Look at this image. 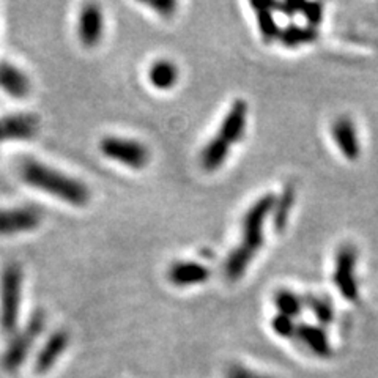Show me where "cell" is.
Instances as JSON below:
<instances>
[{"label": "cell", "instance_id": "11", "mask_svg": "<svg viewBox=\"0 0 378 378\" xmlns=\"http://www.w3.org/2000/svg\"><path fill=\"white\" fill-rule=\"evenodd\" d=\"M104 33V16L96 4H87L79 15L77 35L85 48H94L101 42Z\"/></svg>", "mask_w": 378, "mask_h": 378}, {"label": "cell", "instance_id": "14", "mask_svg": "<svg viewBox=\"0 0 378 378\" xmlns=\"http://www.w3.org/2000/svg\"><path fill=\"white\" fill-rule=\"evenodd\" d=\"M318 38H320V29L310 27L304 23L296 24L291 21L285 27H281L277 43L285 49H300L317 43Z\"/></svg>", "mask_w": 378, "mask_h": 378}, {"label": "cell", "instance_id": "20", "mask_svg": "<svg viewBox=\"0 0 378 378\" xmlns=\"http://www.w3.org/2000/svg\"><path fill=\"white\" fill-rule=\"evenodd\" d=\"M149 81L158 90H170L178 82L180 70L178 66L168 61V58H159L153 62L149 68Z\"/></svg>", "mask_w": 378, "mask_h": 378}, {"label": "cell", "instance_id": "9", "mask_svg": "<svg viewBox=\"0 0 378 378\" xmlns=\"http://www.w3.org/2000/svg\"><path fill=\"white\" fill-rule=\"evenodd\" d=\"M42 213L33 207L0 210V235H16L35 230L42 224Z\"/></svg>", "mask_w": 378, "mask_h": 378}, {"label": "cell", "instance_id": "13", "mask_svg": "<svg viewBox=\"0 0 378 378\" xmlns=\"http://www.w3.org/2000/svg\"><path fill=\"white\" fill-rule=\"evenodd\" d=\"M211 271L208 267L199 262H177L168 271L170 284L177 287H188V285L203 284L210 279Z\"/></svg>", "mask_w": 378, "mask_h": 378}, {"label": "cell", "instance_id": "16", "mask_svg": "<svg viewBox=\"0 0 378 378\" xmlns=\"http://www.w3.org/2000/svg\"><path fill=\"white\" fill-rule=\"evenodd\" d=\"M296 203V188L294 183L285 184L279 194H276V201L273 205V211H271V224L277 234L287 230L290 224L291 213H294Z\"/></svg>", "mask_w": 378, "mask_h": 378}, {"label": "cell", "instance_id": "3", "mask_svg": "<svg viewBox=\"0 0 378 378\" xmlns=\"http://www.w3.org/2000/svg\"><path fill=\"white\" fill-rule=\"evenodd\" d=\"M21 178L29 187L61 199L75 207H84L90 201V191L82 182L48 168L43 163L25 161L21 165Z\"/></svg>", "mask_w": 378, "mask_h": 378}, {"label": "cell", "instance_id": "12", "mask_svg": "<svg viewBox=\"0 0 378 378\" xmlns=\"http://www.w3.org/2000/svg\"><path fill=\"white\" fill-rule=\"evenodd\" d=\"M39 120L33 114H16L0 118V142L27 141L37 134Z\"/></svg>", "mask_w": 378, "mask_h": 378}, {"label": "cell", "instance_id": "2", "mask_svg": "<svg viewBox=\"0 0 378 378\" xmlns=\"http://www.w3.org/2000/svg\"><path fill=\"white\" fill-rule=\"evenodd\" d=\"M249 106L244 99L238 98L232 103L227 114L222 118L216 136L205 145L201 155V164L207 172H215L222 168L234 145L240 144L246 134Z\"/></svg>", "mask_w": 378, "mask_h": 378}, {"label": "cell", "instance_id": "24", "mask_svg": "<svg viewBox=\"0 0 378 378\" xmlns=\"http://www.w3.org/2000/svg\"><path fill=\"white\" fill-rule=\"evenodd\" d=\"M225 378H275V377L256 372V370L244 367L243 364H232V366H229V369L225 370Z\"/></svg>", "mask_w": 378, "mask_h": 378}, {"label": "cell", "instance_id": "10", "mask_svg": "<svg viewBox=\"0 0 378 378\" xmlns=\"http://www.w3.org/2000/svg\"><path fill=\"white\" fill-rule=\"evenodd\" d=\"M295 339L320 360H328L333 356V346H331L327 328L320 327V325L298 323Z\"/></svg>", "mask_w": 378, "mask_h": 378}, {"label": "cell", "instance_id": "1", "mask_svg": "<svg viewBox=\"0 0 378 378\" xmlns=\"http://www.w3.org/2000/svg\"><path fill=\"white\" fill-rule=\"evenodd\" d=\"M275 201V192L262 194L249 205L246 213L243 215L240 240L224 262V276L227 281H240L246 275L258 252L265 246V240H267L265 229H267V222L271 220Z\"/></svg>", "mask_w": 378, "mask_h": 378}, {"label": "cell", "instance_id": "18", "mask_svg": "<svg viewBox=\"0 0 378 378\" xmlns=\"http://www.w3.org/2000/svg\"><path fill=\"white\" fill-rule=\"evenodd\" d=\"M0 89L13 98H25L30 94V81L18 66L0 62Z\"/></svg>", "mask_w": 378, "mask_h": 378}, {"label": "cell", "instance_id": "25", "mask_svg": "<svg viewBox=\"0 0 378 378\" xmlns=\"http://www.w3.org/2000/svg\"><path fill=\"white\" fill-rule=\"evenodd\" d=\"M145 5H149L150 8H153L159 16L163 18H170L174 16V13L177 10V4L172 2V0H158V2H145Z\"/></svg>", "mask_w": 378, "mask_h": 378}, {"label": "cell", "instance_id": "22", "mask_svg": "<svg viewBox=\"0 0 378 378\" xmlns=\"http://www.w3.org/2000/svg\"><path fill=\"white\" fill-rule=\"evenodd\" d=\"M325 10H327V5L322 2L298 4V15L303 18V23L315 29L322 27L325 21Z\"/></svg>", "mask_w": 378, "mask_h": 378}, {"label": "cell", "instance_id": "8", "mask_svg": "<svg viewBox=\"0 0 378 378\" xmlns=\"http://www.w3.org/2000/svg\"><path fill=\"white\" fill-rule=\"evenodd\" d=\"M101 153L117 161L130 169H144L150 161V151L142 142L132 141V139L108 136L99 142Z\"/></svg>", "mask_w": 378, "mask_h": 378}, {"label": "cell", "instance_id": "15", "mask_svg": "<svg viewBox=\"0 0 378 378\" xmlns=\"http://www.w3.org/2000/svg\"><path fill=\"white\" fill-rule=\"evenodd\" d=\"M68 344H70V334L63 329L56 331V333L49 337L48 342L44 344L43 348L39 350V353L37 355L35 372L46 374L48 370H51L52 366L57 363L58 358L65 353Z\"/></svg>", "mask_w": 378, "mask_h": 378}, {"label": "cell", "instance_id": "4", "mask_svg": "<svg viewBox=\"0 0 378 378\" xmlns=\"http://www.w3.org/2000/svg\"><path fill=\"white\" fill-rule=\"evenodd\" d=\"M331 284L344 301L360 304L361 281H360V248L355 241H342L336 246L331 258Z\"/></svg>", "mask_w": 378, "mask_h": 378}, {"label": "cell", "instance_id": "21", "mask_svg": "<svg viewBox=\"0 0 378 378\" xmlns=\"http://www.w3.org/2000/svg\"><path fill=\"white\" fill-rule=\"evenodd\" d=\"M273 304L277 310V314L290 317L296 320L304 313V298L303 294H298L294 289L282 287L276 290L273 296Z\"/></svg>", "mask_w": 378, "mask_h": 378}, {"label": "cell", "instance_id": "5", "mask_svg": "<svg viewBox=\"0 0 378 378\" xmlns=\"http://www.w3.org/2000/svg\"><path fill=\"white\" fill-rule=\"evenodd\" d=\"M23 294V270L18 263L6 265L0 277V325L5 333H13L19 320Z\"/></svg>", "mask_w": 378, "mask_h": 378}, {"label": "cell", "instance_id": "19", "mask_svg": "<svg viewBox=\"0 0 378 378\" xmlns=\"http://www.w3.org/2000/svg\"><path fill=\"white\" fill-rule=\"evenodd\" d=\"M252 10L256 13V21H257V29L260 33V38L265 44H273L277 43V38H279L281 33V25L277 24L276 19V10L273 4H251Z\"/></svg>", "mask_w": 378, "mask_h": 378}, {"label": "cell", "instance_id": "17", "mask_svg": "<svg viewBox=\"0 0 378 378\" xmlns=\"http://www.w3.org/2000/svg\"><path fill=\"white\" fill-rule=\"evenodd\" d=\"M304 310L313 314L315 323L327 328L336 320V306L328 295L320 291H304Z\"/></svg>", "mask_w": 378, "mask_h": 378}, {"label": "cell", "instance_id": "7", "mask_svg": "<svg viewBox=\"0 0 378 378\" xmlns=\"http://www.w3.org/2000/svg\"><path fill=\"white\" fill-rule=\"evenodd\" d=\"M46 325V315L43 310H37L35 314L30 317V320L25 325L21 333H18L15 336V339L10 342L8 348H6L4 355V367L10 372H15L21 364L24 363L25 358H27L30 348L33 347V344L42 336L43 329Z\"/></svg>", "mask_w": 378, "mask_h": 378}, {"label": "cell", "instance_id": "23", "mask_svg": "<svg viewBox=\"0 0 378 378\" xmlns=\"http://www.w3.org/2000/svg\"><path fill=\"white\" fill-rule=\"evenodd\" d=\"M296 327H298L296 320L290 317L276 314L271 318V329L275 331V334L282 337V339H295Z\"/></svg>", "mask_w": 378, "mask_h": 378}, {"label": "cell", "instance_id": "6", "mask_svg": "<svg viewBox=\"0 0 378 378\" xmlns=\"http://www.w3.org/2000/svg\"><path fill=\"white\" fill-rule=\"evenodd\" d=\"M328 134L337 155L344 161L350 164L360 161L363 156V141L360 128H358V122L353 115L348 114V112L336 114L329 120Z\"/></svg>", "mask_w": 378, "mask_h": 378}]
</instances>
